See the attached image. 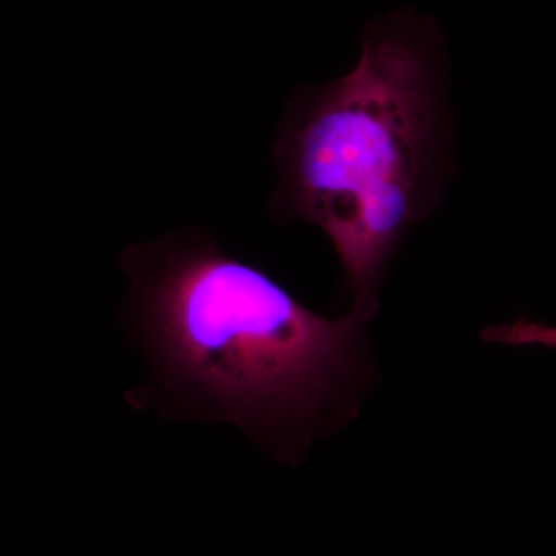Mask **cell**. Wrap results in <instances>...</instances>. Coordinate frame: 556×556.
Wrapping results in <instances>:
<instances>
[{
    "label": "cell",
    "instance_id": "cell-1",
    "mask_svg": "<svg viewBox=\"0 0 556 556\" xmlns=\"http://www.w3.org/2000/svg\"><path fill=\"white\" fill-rule=\"evenodd\" d=\"M118 265L134 283L130 342L149 364L148 383L127 394L135 409L236 424L287 464L356 416L376 376L367 328L379 305L318 316L199 230L131 244Z\"/></svg>",
    "mask_w": 556,
    "mask_h": 556
},
{
    "label": "cell",
    "instance_id": "cell-2",
    "mask_svg": "<svg viewBox=\"0 0 556 556\" xmlns=\"http://www.w3.org/2000/svg\"><path fill=\"white\" fill-rule=\"evenodd\" d=\"M361 39L350 75L289 100L269 212L324 230L354 302L379 305L394 252L452 172L448 54L438 22L413 9L368 22Z\"/></svg>",
    "mask_w": 556,
    "mask_h": 556
}]
</instances>
